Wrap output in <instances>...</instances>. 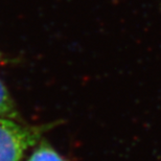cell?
<instances>
[{"mask_svg":"<svg viewBox=\"0 0 161 161\" xmlns=\"http://www.w3.org/2000/svg\"><path fill=\"white\" fill-rule=\"evenodd\" d=\"M43 129L0 117V161H21L40 139Z\"/></svg>","mask_w":161,"mask_h":161,"instance_id":"obj_1","label":"cell"},{"mask_svg":"<svg viewBox=\"0 0 161 161\" xmlns=\"http://www.w3.org/2000/svg\"><path fill=\"white\" fill-rule=\"evenodd\" d=\"M0 117L17 119L18 112L9 93L0 80Z\"/></svg>","mask_w":161,"mask_h":161,"instance_id":"obj_2","label":"cell"},{"mask_svg":"<svg viewBox=\"0 0 161 161\" xmlns=\"http://www.w3.org/2000/svg\"><path fill=\"white\" fill-rule=\"evenodd\" d=\"M27 161H66V160L57 151H54L53 147L42 144L37 150H35V152L28 157Z\"/></svg>","mask_w":161,"mask_h":161,"instance_id":"obj_3","label":"cell"}]
</instances>
